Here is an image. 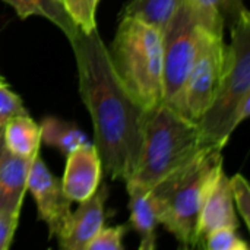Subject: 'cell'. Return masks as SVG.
Returning a JSON list of instances; mask_svg holds the SVG:
<instances>
[{
  "mask_svg": "<svg viewBox=\"0 0 250 250\" xmlns=\"http://www.w3.org/2000/svg\"><path fill=\"white\" fill-rule=\"evenodd\" d=\"M79 82L81 98L91 116L94 145L103 168L114 179L127 182L136 168L146 111L116 75L108 48L98 29L78 31L69 40Z\"/></svg>",
  "mask_w": 250,
  "mask_h": 250,
  "instance_id": "cell-1",
  "label": "cell"
},
{
  "mask_svg": "<svg viewBox=\"0 0 250 250\" xmlns=\"http://www.w3.org/2000/svg\"><path fill=\"white\" fill-rule=\"evenodd\" d=\"M223 170V149L207 146L183 167L149 189L158 221L183 248H196L198 223L207 193Z\"/></svg>",
  "mask_w": 250,
  "mask_h": 250,
  "instance_id": "cell-2",
  "label": "cell"
},
{
  "mask_svg": "<svg viewBox=\"0 0 250 250\" xmlns=\"http://www.w3.org/2000/svg\"><path fill=\"white\" fill-rule=\"evenodd\" d=\"M230 44L215 95L198 120L207 146L223 149L250 114V13L245 9L229 26Z\"/></svg>",
  "mask_w": 250,
  "mask_h": 250,
  "instance_id": "cell-3",
  "label": "cell"
},
{
  "mask_svg": "<svg viewBox=\"0 0 250 250\" xmlns=\"http://www.w3.org/2000/svg\"><path fill=\"white\" fill-rule=\"evenodd\" d=\"M204 148L207 145L198 123L160 103L146 111L139 160L127 182L151 189L166 176L193 160Z\"/></svg>",
  "mask_w": 250,
  "mask_h": 250,
  "instance_id": "cell-4",
  "label": "cell"
},
{
  "mask_svg": "<svg viewBox=\"0 0 250 250\" xmlns=\"http://www.w3.org/2000/svg\"><path fill=\"white\" fill-rule=\"evenodd\" d=\"M108 56L125 88L145 110L163 103V32L160 29L138 18L122 16Z\"/></svg>",
  "mask_w": 250,
  "mask_h": 250,
  "instance_id": "cell-5",
  "label": "cell"
},
{
  "mask_svg": "<svg viewBox=\"0 0 250 250\" xmlns=\"http://www.w3.org/2000/svg\"><path fill=\"white\" fill-rule=\"evenodd\" d=\"M198 21L183 0L163 31V103L182 113L185 85L196 50Z\"/></svg>",
  "mask_w": 250,
  "mask_h": 250,
  "instance_id": "cell-6",
  "label": "cell"
},
{
  "mask_svg": "<svg viewBox=\"0 0 250 250\" xmlns=\"http://www.w3.org/2000/svg\"><path fill=\"white\" fill-rule=\"evenodd\" d=\"M224 32L198 25L196 50L185 85L182 114L196 122L211 104L226 64Z\"/></svg>",
  "mask_w": 250,
  "mask_h": 250,
  "instance_id": "cell-7",
  "label": "cell"
},
{
  "mask_svg": "<svg viewBox=\"0 0 250 250\" xmlns=\"http://www.w3.org/2000/svg\"><path fill=\"white\" fill-rule=\"evenodd\" d=\"M26 190L32 195L38 217L47 224L48 236L56 237L70 215V201L63 192L62 180H59L42 161L40 152L32 158Z\"/></svg>",
  "mask_w": 250,
  "mask_h": 250,
  "instance_id": "cell-8",
  "label": "cell"
},
{
  "mask_svg": "<svg viewBox=\"0 0 250 250\" xmlns=\"http://www.w3.org/2000/svg\"><path fill=\"white\" fill-rule=\"evenodd\" d=\"M107 199L108 189L104 183H101L91 198L79 202L78 209L70 212L60 233L56 236L62 249H86L88 243L104 227Z\"/></svg>",
  "mask_w": 250,
  "mask_h": 250,
  "instance_id": "cell-9",
  "label": "cell"
},
{
  "mask_svg": "<svg viewBox=\"0 0 250 250\" xmlns=\"http://www.w3.org/2000/svg\"><path fill=\"white\" fill-rule=\"evenodd\" d=\"M62 188L70 202L91 198L101 185L103 163L92 142H86L66 155Z\"/></svg>",
  "mask_w": 250,
  "mask_h": 250,
  "instance_id": "cell-10",
  "label": "cell"
},
{
  "mask_svg": "<svg viewBox=\"0 0 250 250\" xmlns=\"http://www.w3.org/2000/svg\"><path fill=\"white\" fill-rule=\"evenodd\" d=\"M237 215L234 209L230 177L226 174L224 168L220 171L214 183L211 185L205 202L201 209L198 223V240L199 245L205 234L220 227L237 229Z\"/></svg>",
  "mask_w": 250,
  "mask_h": 250,
  "instance_id": "cell-11",
  "label": "cell"
},
{
  "mask_svg": "<svg viewBox=\"0 0 250 250\" xmlns=\"http://www.w3.org/2000/svg\"><path fill=\"white\" fill-rule=\"evenodd\" d=\"M31 163L32 158L15 155L4 148L0 160V211L21 215Z\"/></svg>",
  "mask_w": 250,
  "mask_h": 250,
  "instance_id": "cell-12",
  "label": "cell"
},
{
  "mask_svg": "<svg viewBox=\"0 0 250 250\" xmlns=\"http://www.w3.org/2000/svg\"><path fill=\"white\" fill-rule=\"evenodd\" d=\"M126 188L129 193V224L139 236V249L154 250L157 248V227L160 221L149 196V189L132 182H126Z\"/></svg>",
  "mask_w": 250,
  "mask_h": 250,
  "instance_id": "cell-13",
  "label": "cell"
},
{
  "mask_svg": "<svg viewBox=\"0 0 250 250\" xmlns=\"http://www.w3.org/2000/svg\"><path fill=\"white\" fill-rule=\"evenodd\" d=\"M9 4L21 19H26L31 16H40L51 23H54L67 40L73 38L79 31L78 26L72 22L64 0H1Z\"/></svg>",
  "mask_w": 250,
  "mask_h": 250,
  "instance_id": "cell-14",
  "label": "cell"
},
{
  "mask_svg": "<svg viewBox=\"0 0 250 250\" xmlns=\"http://www.w3.org/2000/svg\"><path fill=\"white\" fill-rule=\"evenodd\" d=\"M4 148L19 157L34 158L40 152L41 130L29 114L9 120L3 126Z\"/></svg>",
  "mask_w": 250,
  "mask_h": 250,
  "instance_id": "cell-15",
  "label": "cell"
},
{
  "mask_svg": "<svg viewBox=\"0 0 250 250\" xmlns=\"http://www.w3.org/2000/svg\"><path fill=\"white\" fill-rule=\"evenodd\" d=\"M198 25L224 32L246 9L243 0H188Z\"/></svg>",
  "mask_w": 250,
  "mask_h": 250,
  "instance_id": "cell-16",
  "label": "cell"
},
{
  "mask_svg": "<svg viewBox=\"0 0 250 250\" xmlns=\"http://www.w3.org/2000/svg\"><path fill=\"white\" fill-rule=\"evenodd\" d=\"M41 142L69 155L81 145L89 142L85 133L73 123L64 122L54 116H47L41 120Z\"/></svg>",
  "mask_w": 250,
  "mask_h": 250,
  "instance_id": "cell-17",
  "label": "cell"
},
{
  "mask_svg": "<svg viewBox=\"0 0 250 250\" xmlns=\"http://www.w3.org/2000/svg\"><path fill=\"white\" fill-rule=\"evenodd\" d=\"M182 1L183 0H129L120 13V18H138L163 32Z\"/></svg>",
  "mask_w": 250,
  "mask_h": 250,
  "instance_id": "cell-18",
  "label": "cell"
},
{
  "mask_svg": "<svg viewBox=\"0 0 250 250\" xmlns=\"http://www.w3.org/2000/svg\"><path fill=\"white\" fill-rule=\"evenodd\" d=\"M100 0H64L66 10L72 22L83 34H89L97 26V7Z\"/></svg>",
  "mask_w": 250,
  "mask_h": 250,
  "instance_id": "cell-19",
  "label": "cell"
},
{
  "mask_svg": "<svg viewBox=\"0 0 250 250\" xmlns=\"http://www.w3.org/2000/svg\"><path fill=\"white\" fill-rule=\"evenodd\" d=\"M208 250H248L249 245L237 234V229L220 227L204 236L201 242Z\"/></svg>",
  "mask_w": 250,
  "mask_h": 250,
  "instance_id": "cell-20",
  "label": "cell"
},
{
  "mask_svg": "<svg viewBox=\"0 0 250 250\" xmlns=\"http://www.w3.org/2000/svg\"><path fill=\"white\" fill-rule=\"evenodd\" d=\"M28 110L23 105L22 98L13 92L7 83H0V127H3L9 120L19 117V116H28Z\"/></svg>",
  "mask_w": 250,
  "mask_h": 250,
  "instance_id": "cell-21",
  "label": "cell"
},
{
  "mask_svg": "<svg viewBox=\"0 0 250 250\" xmlns=\"http://www.w3.org/2000/svg\"><path fill=\"white\" fill-rule=\"evenodd\" d=\"M126 234L127 226L103 227L85 250H123V239Z\"/></svg>",
  "mask_w": 250,
  "mask_h": 250,
  "instance_id": "cell-22",
  "label": "cell"
},
{
  "mask_svg": "<svg viewBox=\"0 0 250 250\" xmlns=\"http://www.w3.org/2000/svg\"><path fill=\"white\" fill-rule=\"evenodd\" d=\"M230 188L233 195L234 207L239 211L245 226L250 229V188L248 180L242 174H234L230 177Z\"/></svg>",
  "mask_w": 250,
  "mask_h": 250,
  "instance_id": "cell-23",
  "label": "cell"
},
{
  "mask_svg": "<svg viewBox=\"0 0 250 250\" xmlns=\"http://www.w3.org/2000/svg\"><path fill=\"white\" fill-rule=\"evenodd\" d=\"M18 224H19L18 214L0 211V250H7L10 248Z\"/></svg>",
  "mask_w": 250,
  "mask_h": 250,
  "instance_id": "cell-24",
  "label": "cell"
},
{
  "mask_svg": "<svg viewBox=\"0 0 250 250\" xmlns=\"http://www.w3.org/2000/svg\"><path fill=\"white\" fill-rule=\"evenodd\" d=\"M4 151V141H3V127H0V160Z\"/></svg>",
  "mask_w": 250,
  "mask_h": 250,
  "instance_id": "cell-25",
  "label": "cell"
},
{
  "mask_svg": "<svg viewBox=\"0 0 250 250\" xmlns=\"http://www.w3.org/2000/svg\"><path fill=\"white\" fill-rule=\"evenodd\" d=\"M4 82H6V81H4V78H3V76L0 75V83H4Z\"/></svg>",
  "mask_w": 250,
  "mask_h": 250,
  "instance_id": "cell-26",
  "label": "cell"
}]
</instances>
